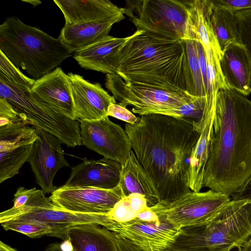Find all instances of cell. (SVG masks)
Listing matches in <instances>:
<instances>
[{
    "mask_svg": "<svg viewBox=\"0 0 251 251\" xmlns=\"http://www.w3.org/2000/svg\"><path fill=\"white\" fill-rule=\"evenodd\" d=\"M194 120L161 114L126 124L132 150L155 187L158 203L167 204L190 192L187 173L200 134Z\"/></svg>",
    "mask_w": 251,
    "mask_h": 251,
    "instance_id": "obj_1",
    "label": "cell"
},
{
    "mask_svg": "<svg viewBox=\"0 0 251 251\" xmlns=\"http://www.w3.org/2000/svg\"><path fill=\"white\" fill-rule=\"evenodd\" d=\"M251 176V101L228 88L218 93L203 187L231 197Z\"/></svg>",
    "mask_w": 251,
    "mask_h": 251,
    "instance_id": "obj_2",
    "label": "cell"
},
{
    "mask_svg": "<svg viewBox=\"0 0 251 251\" xmlns=\"http://www.w3.org/2000/svg\"><path fill=\"white\" fill-rule=\"evenodd\" d=\"M114 70L127 83L184 91L194 96L185 40L137 30L119 50Z\"/></svg>",
    "mask_w": 251,
    "mask_h": 251,
    "instance_id": "obj_3",
    "label": "cell"
},
{
    "mask_svg": "<svg viewBox=\"0 0 251 251\" xmlns=\"http://www.w3.org/2000/svg\"><path fill=\"white\" fill-rule=\"evenodd\" d=\"M251 237V201L233 200L205 224L179 228L168 251H242Z\"/></svg>",
    "mask_w": 251,
    "mask_h": 251,
    "instance_id": "obj_4",
    "label": "cell"
},
{
    "mask_svg": "<svg viewBox=\"0 0 251 251\" xmlns=\"http://www.w3.org/2000/svg\"><path fill=\"white\" fill-rule=\"evenodd\" d=\"M0 51L35 80L56 69L74 53L58 38L16 17L7 18L0 25Z\"/></svg>",
    "mask_w": 251,
    "mask_h": 251,
    "instance_id": "obj_5",
    "label": "cell"
},
{
    "mask_svg": "<svg viewBox=\"0 0 251 251\" xmlns=\"http://www.w3.org/2000/svg\"><path fill=\"white\" fill-rule=\"evenodd\" d=\"M30 89L0 78V98L6 99L29 125L53 134L69 147L82 145L79 121L57 112Z\"/></svg>",
    "mask_w": 251,
    "mask_h": 251,
    "instance_id": "obj_6",
    "label": "cell"
},
{
    "mask_svg": "<svg viewBox=\"0 0 251 251\" xmlns=\"http://www.w3.org/2000/svg\"><path fill=\"white\" fill-rule=\"evenodd\" d=\"M105 85L119 104L131 105V112L140 116L161 114L176 117L178 108L198 98L184 91L127 83L117 74H107Z\"/></svg>",
    "mask_w": 251,
    "mask_h": 251,
    "instance_id": "obj_7",
    "label": "cell"
},
{
    "mask_svg": "<svg viewBox=\"0 0 251 251\" xmlns=\"http://www.w3.org/2000/svg\"><path fill=\"white\" fill-rule=\"evenodd\" d=\"M125 14L136 26L153 35L185 40L188 9L186 0H126Z\"/></svg>",
    "mask_w": 251,
    "mask_h": 251,
    "instance_id": "obj_8",
    "label": "cell"
},
{
    "mask_svg": "<svg viewBox=\"0 0 251 251\" xmlns=\"http://www.w3.org/2000/svg\"><path fill=\"white\" fill-rule=\"evenodd\" d=\"M106 214H83L63 210L54 205L45 196L42 190L32 188L25 204L18 208L12 207L0 213V223L5 222H35L44 224L53 231V237L67 239L70 227L81 224H93L106 226Z\"/></svg>",
    "mask_w": 251,
    "mask_h": 251,
    "instance_id": "obj_9",
    "label": "cell"
},
{
    "mask_svg": "<svg viewBox=\"0 0 251 251\" xmlns=\"http://www.w3.org/2000/svg\"><path fill=\"white\" fill-rule=\"evenodd\" d=\"M7 101L0 104V183L19 174L38 138L36 128Z\"/></svg>",
    "mask_w": 251,
    "mask_h": 251,
    "instance_id": "obj_10",
    "label": "cell"
},
{
    "mask_svg": "<svg viewBox=\"0 0 251 251\" xmlns=\"http://www.w3.org/2000/svg\"><path fill=\"white\" fill-rule=\"evenodd\" d=\"M231 200L230 196L211 189L203 192L191 191L173 202L157 203L150 208L180 228L205 224Z\"/></svg>",
    "mask_w": 251,
    "mask_h": 251,
    "instance_id": "obj_11",
    "label": "cell"
},
{
    "mask_svg": "<svg viewBox=\"0 0 251 251\" xmlns=\"http://www.w3.org/2000/svg\"><path fill=\"white\" fill-rule=\"evenodd\" d=\"M82 145L124 167L132 151L131 142L125 130L111 121L108 116L93 121H80Z\"/></svg>",
    "mask_w": 251,
    "mask_h": 251,
    "instance_id": "obj_12",
    "label": "cell"
},
{
    "mask_svg": "<svg viewBox=\"0 0 251 251\" xmlns=\"http://www.w3.org/2000/svg\"><path fill=\"white\" fill-rule=\"evenodd\" d=\"M158 216V220L150 222L137 218L125 222L109 219L106 228L145 251H163L174 242L179 228L165 216Z\"/></svg>",
    "mask_w": 251,
    "mask_h": 251,
    "instance_id": "obj_13",
    "label": "cell"
},
{
    "mask_svg": "<svg viewBox=\"0 0 251 251\" xmlns=\"http://www.w3.org/2000/svg\"><path fill=\"white\" fill-rule=\"evenodd\" d=\"M124 197L118 185L112 189L61 187L54 191L49 199L54 205L66 211L107 214Z\"/></svg>",
    "mask_w": 251,
    "mask_h": 251,
    "instance_id": "obj_14",
    "label": "cell"
},
{
    "mask_svg": "<svg viewBox=\"0 0 251 251\" xmlns=\"http://www.w3.org/2000/svg\"><path fill=\"white\" fill-rule=\"evenodd\" d=\"M36 132L38 138L33 143L27 161L44 194L52 193L57 189L53 184L57 172L70 165L57 137L41 129L36 128Z\"/></svg>",
    "mask_w": 251,
    "mask_h": 251,
    "instance_id": "obj_15",
    "label": "cell"
},
{
    "mask_svg": "<svg viewBox=\"0 0 251 251\" xmlns=\"http://www.w3.org/2000/svg\"><path fill=\"white\" fill-rule=\"evenodd\" d=\"M72 92L76 120L93 121L107 116L109 105L116 99L99 83H92L76 74H67Z\"/></svg>",
    "mask_w": 251,
    "mask_h": 251,
    "instance_id": "obj_16",
    "label": "cell"
},
{
    "mask_svg": "<svg viewBox=\"0 0 251 251\" xmlns=\"http://www.w3.org/2000/svg\"><path fill=\"white\" fill-rule=\"evenodd\" d=\"M122 170L119 162L109 158L84 159L72 168L68 180L61 187L112 189L119 185Z\"/></svg>",
    "mask_w": 251,
    "mask_h": 251,
    "instance_id": "obj_17",
    "label": "cell"
},
{
    "mask_svg": "<svg viewBox=\"0 0 251 251\" xmlns=\"http://www.w3.org/2000/svg\"><path fill=\"white\" fill-rule=\"evenodd\" d=\"M30 90L57 112L76 120L71 85L67 75L61 68L35 80Z\"/></svg>",
    "mask_w": 251,
    "mask_h": 251,
    "instance_id": "obj_18",
    "label": "cell"
},
{
    "mask_svg": "<svg viewBox=\"0 0 251 251\" xmlns=\"http://www.w3.org/2000/svg\"><path fill=\"white\" fill-rule=\"evenodd\" d=\"M62 12L65 25L102 21L117 23L125 18L124 8L107 0H54Z\"/></svg>",
    "mask_w": 251,
    "mask_h": 251,
    "instance_id": "obj_19",
    "label": "cell"
},
{
    "mask_svg": "<svg viewBox=\"0 0 251 251\" xmlns=\"http://www.w3.org/2000/svg\"><path fill=\"white\" fill-rule=\"evenodd\" d=\"M219 63L227 88L249 96L251 93V61L245 47L240 42L230 45L223 51Z\"/></svg>",
    "mask_w": 251,
    "mask_h": 251,
    "instance_id": "obj_20",
    "label": "cell"
},
{
    "mask_svg": "<svg viewBox=\"0 0 251 251\" xmlns=\"http://www.w3.org/2000/svg\"><path fill=\"white\" fill-rule=\"evenodd\" d=\"M215 109L204 108L201 118L195 121L200 137L190 158L187 184L192 191L199 192L203 187V176L209 157Z\"/></svg>",
    "mask_w": 251,
    "mask_h": 251,
    "instance_id": "obj_21",
    "label": "cell"
},
{
    "mask_svg": "<svg viewBox=\"0 0 251 251\" xmlns=\"http://www.w3.org/2000/svg\"><path fill=\"white\" fill-rule=\"evenodd\" d=\"M132 37H114L109 35L89 47L75 51L74 58L79 65L87 70L115 74L114 63L121 48Z\"/></svg>",
    "mask_w": 251,
    "mask_h": 251,
    "instance_id": "obj_22",
    "label": "cell"
},
{
    "mask_svg": "<svg viewBox=\"0 0 251 251\" xmlns=\"http://www.w3.org/2000/svg\"><path fill=\"white\" fill-rule=\"evenodd\" d=\"M188 9L185 40L201 43L204 48L211 47L220 57L222 52L214 33L211 17L213 5L212 0H186Z\"/></svg>",
    "mask_w": 251,
    "mask_h": 251,
    "instance_id": "obj_23",
    "label": "cell"
},
{
    "mask_svg": "<svg viewBox=\"0 0 251 251\" xmlns=\"http://www.w3.org/2000/svg\"><path fill=\"white\" fill-rule=\"evenodd\" d=\"M67 239L71 241L73 251H119L116 234L99 225L85 224L68 228Z\"/></svg>",
    "mask_w": 251,
    "mask_h": 251,
    "instance_id": "obj_24",
    "label": "cell"
},
{
    "mask_svg": "<svg viewBox=\"0 0 251 251\" xmlns=\"http://www.w3.org/2000/svg\"><path fill=\"white\" fill-rule=\"evenodd\" d=\"M115 21H102L64 25L58 39L74 53L108 36Z\"/></svg>",
    "mask_w": 251,
    "mask_h": 251,
    "instance_id": "obj_25",
    "label": "cell"
},
{
    "mask_svg": "<svg viewBox=\"0 0 251 251\" xmlns=\"http://www.w3.org/2000/svg\"><path fill=\"white\" fill-rule=\"evenodd\" d=\"M119 186L124 196L137 193L147 200L149 207L159 201L155 187L151 179L139 163L133 150L126 164L122 167Z\"/></svg>",
    "mask_w": 251,
    "mask_h": 251,
    "instance_id": "obj_26",
    "label": "cell"
},
{
    "mask_svg": "<svg viewBox=\"0 0 251 251\" xmlns=\"http://www.w3.org/2000/svg\"><path fill=\"white\" fill-rule=\"evenodd\" d=\"M211 23L222 52L230 45L240 42L235 13L213 5Z\"/></svg>",
    "mask_w": 251,
    "mask_h": 251,
    "instance_id": "obj_27",
    "label": "cell"
},
{
    "mask_svg": "<svg viewBox=\"0 0 251 251\" xmlns=\"http://www.w3.org/2000/svg\"><path fill=\"white\" fill-rule=\"evenodd\" d=\"M148 207L146 198L141 194L133 193L124 197L106 215L116 222H125L135 219L140 212Z\"/></svg>",
    "mask_w": 251,
    "mask_h": 251,
    "instance_id": "obj_28",
    "label": "cell"
},
{
    "mask_svg": "<svg viewBox=\"0 0 251 251\" xmlns=\"http://www.w3.org/2000/svg\"><path fill=\"white\" fill-rule=\"evenodd\" d=\"M185 43L194 96L198 97H206V90L203 84L200 64L197 41L193 40H186Z\"/></svg>",
    "mask_w": 251,
    "mask_h": 251,
    "instance_id": "obj_29",
    "label": "cell"
},
{
    "mask_svg": "<svg viewBox=\"0 0 251 251\" xmlns=\"http://www.w3.org/2000/svg\"><path fill=\"white\" fill-rule=\"evenodd\" d=\"M5 230L17 231L31 238H37L45 235L53 236V230L44 224L35 222H5L0 223Z\"/></svg>",
    "mask_w": 251,
    "mask_h": 251,
    "instance_id": "obj_30",
    "label": "cell"
},
{
    "mask_svg": "<svg viewBox=\"0 0 251 251\" xmlns=\"http://www.w3.org/2000/svg\"><path fill=\"white\" fill-rule=\"evenodd\" d=\"M0 78L13 83L32 87L35 80L24 75L0 51Z\"/></svg>",
    "mask_w": 251,
    "mask_h": 251,
    "instance_id": "obj_31",
    "label": "cell"
},
{
    "mask_svg": "<svg viewBox=\"0 0 251 251\" xmlns=\"http://www.w3.org/2000/svg\"><path fill=\"white\" fill-rule=\"evenodd\" d=\"M235 15L239 42L246 48L251 61V9L238 11Z\"/></svg>",
    "mask_w": 251,
    "mask_h": 251,
    "instance_id": "obj_32",
    "label": "cell"
},
{
    "mask_svg": "<svg viewBox=\"0 0 251 251\" xmlns=\"http://www.w3.org/2000/svg\"><path fill=\"white\" fill-rule=\"evenodd\" d=\"M107 116L113 117L130 125L137 124L140 119V117H136L126 107L118 103H113L109 105Z\"/></svg>",
    "mask_w": 251,
    "mask_h": 251,
    "instance_id": "obj_33",
    "label": "cell"
},
{
    "mask_svg": "<svg viewBox=\"0 0 251 251\" xmlns=\"http://www.w3.org/2000/svg\"><path fill=\"white\" fill-rule=\"evenodd\" d=\"M214 6L232 11L235 13L251 9V0H212Z\"/></svg>",
    "mask_w": 251,
    "mask_h": 251,
    "instance_id": "obj_34",
    "label": "cell"
},
{
    "mask_svg": "<svg viewBox=\"0 0 251 251\" xmlns=\"http://www.w3.org/2000/svg\"><path fill=\"white\" fill-rule=\"evenodd\" d=\"M231 197V199L233 200H246L251 201V176L241 188Z\"/></svg>",
    "mask_w": 251,
    "mask_h": 251,
    "instance_id": "obj_35",
    "label": "cell"
},
{
    "mask_svg": "<svg viewBox=\"0 0 251 251\" xmlns=\"http://www.w3.org/2000/svg\"><path fill=\"white\" fill-rule=\"evenodd\" d=\"M136 218L145 222H155L159 219L158 215L150 207L140 212Z\"/></svg>",
    "mask_w": 251,
    "mask_h": 251,
    "instance_id": "obj_36",
    "label": "cell"
},
{
    "mask_svg": "<svg viewBox=\"0 0 251 251\" xmlns=\"http://www.w3.org/2000/svg\"><path fill=\"white\" fill-rule=\"evenodd\" d=\"M119 251H145L128 240L117 236Z\"/></svg>",
    "mask_w": 251,
    "mask_h": 251,
    "instance_id": "obj_37",
    "label": "cell"
},
{
    "mask_svg": "<svg viewBox=\"0 0 251 251\" xmlns=\"http://www.w3.org/2000/svg\"><path fill=\"white\" fill-rule=\"evenodd\" d=\"M60 247L62 251H73V246L71 241L69 239L64 240L61 244Z\"/></svg>",
    "mask_w": 251,
    "mask_h": 251,
    "instance_id": "obj_38",
    "label": "cell"
},
{
    "mask_svg": "<svg viewBox=\"0 0 251 251\" xmlns=\"http://www.w3.org/2000/svg\"><path fill=\"white\" fill-rule=\"evenodd\" d=\"M45 251H62L60 247V244L53 243L48 245Z\"/></svg>",
    "mask_w": 251,
    "mask_h": 251,
    "instance_id": "obj_39",
    "label": "cell"
},
{
    "mask_svg": "<svg viewBox=\"0 0 251 251\" xmlns=\"http://www.w3.org/2000/svg\"><path fill=\"white\" fill-rule=\"evenodd\" d=\"M0 251H17L9 245L4 243L1 241H0Z\"/></svg>",
    "mask_w": 251,
    "mask_h": 251,
    "instance_id": "obj_40",
    "label": "cell"
},
{
    "mask_svg": "<svg viewBox=\"0 0 251 251\" xmlns=\"http://www.w3.org/2000/svg\"><path fill=\"white\" fill-rule=\"evenodd\" d=\"M242 251H251V237L246 245L242 248Z\"/></svg>",
    "mask_w": 251,
    "mask_h": 251,
    "instance_id": "obj_41",
    "label": "cell"
},
{
    "mask_svg": "<svg viewBox=\"0 0 251 251\" xmlns=\"http://www.w3.org/2000/svg\"><path fill=\"white\" fill-rule=\"evenodd\" d=\"M23 1H25L26 2H28L30 4H31L34 6H36L40 4H41L42 2L40 1L39 0H22Z\"/></svg>",
    "mask_w": 251,
    "mask_h": 251,
    "instance_id": "obj_42",
    "label": "cell"
},
{
    "mask_svg": "<svg viewBox=\"0 0 251 251\" xmlns=\"http://www.w3.org/2000/svg\"></svg>",
    "mask_w": 251,
    "mask_h": 251,
    "instance_id": "obj_43",
    "label": "cell"
}]
</instances>
